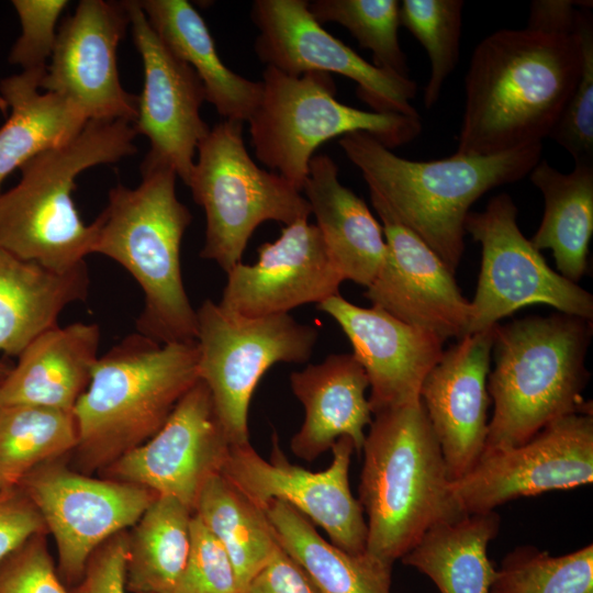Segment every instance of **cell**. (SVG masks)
Masks as SVG:
<instances>
[{
    "label": "cell",
    "mask_w": 593,
    "mask_h": 593,
    "mask_svg": "<svg viewBox=\"0 0 593 593\" xmlns=\"http://www.w3.org/2000/svg\"><path fill=\"white\" fill-rule=\"evenodd\" d=\"M578 34L501 29L474 48L455 154L490 156L542 144L578 80Z\"/></svg>",
    "instance_id": "1"
},
{
    "label": "cell",
    "mask_w": 593,
    "mask_h": 593,
    "mask_svg": "<svg viewBox=\"0 0 593 593\" xmlns=\"http://www.w3.org/2000/svg\"><path fill=\"white\" fill-rule=\"evenodd\" d=\"M339 146L361 171L370 197L417 235L455 275L465 250L471 205L491 189L516 182L540 160L542 144L490 156L454 154L416 161L395 155L363 132L343 135Z\"/></svg>",
    "instance_id": "2"
},
{
    "label": "cell",
    "mask_w": 593,
    "mask_h": 593,
    "mask_svg": "<svg viewBox=\"0 0 593 593\" xmlns=\"http://www.w3.org/2000/svg\"><path fill=\"white\" fill-rule=\"evenodd\" d=\"M135 188L121 183L93 221L92 253L120 264L141 287L144 307L137 333L160 344L193 342L197 311L181 275V242L192 216L176 194L177 174L167 163L146 155Z\"/></svg>",
    "instance_id": "3"
},
{
    "label": "cell",
    "mask_w": 593,
    "mask_h": 593,
    "mask_svg": "<svg viewBox=\"0 0 593 593\" xmlns=\"http://www.w3.org/2000/svg\"><path fill=\"white\" fill-rule=\"evenodd\" d=\"M361 452L358 501L373 559L392 567L428 529L466 514L421 400L374 414Z\"/></svg>",
    "instance_id": "4"
},
{
    "label": "cell",
    "mask_w": 593,
    "mask_h": 593,
    "mask_svg": "<svg viewBox=\"0 0 593 593\" xmlns=\"http://www.w3.org/2000/svg\"><path fill=\"white\" fill-rule=\"evenodd\" d=\"M591 335L592 321L560 312L496 325L488 376L494 411L482 456L519 446L563 416L592 413L582 396Z\"/></svg>",
    "instance_id": "5"
},
{
    "label": "cell",
    "mask_w": 593,
    "mask_h": 593,
    "mask_svg": "<svg viewBox=\"0 0 593 593\" xmlns=\"http://www.w3.org/2000/svg\"><path fill=\"white\" fill-rule=\"evenodd\" d=\"M136 132L121 120H89L69 143L21 166L16 186L0 193V248L58 272L85 265L96 238L72 200L83 170L133 155Z\"/></svg>",
    "instance_id": "6"
},
{
    "label": "cell",
    "mask_w": 593,
    "mask_h": 593,
    "mask_svg": "<svg viewBox=\"0 0 593 593\" xmlns=\"http://www.w3.org/2000/svg\"><path fill=\"white\" fill-rule=\"evenodd\" d=\"M198 381L195 340L125 337L98 357L75 404L77 447L91 461H114L156 434Z\"/></svg>",
    "instance_id": "7"
},
{
    "label": "cell",
    "mask_w": 593,
    "mask_h": 593,
    "mask_svg": "<svg viewBox=\"0 0 593 593\" xmlns=\"http://www.w3.org/2000/svg\"><path fill=\"white\" fill-rule=\"evenodd\" d=\"M260 101L248 120L256 158L302 192L310 161L324 142L354 132L392 149L422 132L419 116L359 110L336 100L325 72L287 75L266 66Z\"/></svg>",
    "instance_id": "8"
},
{
    "label": "cell",
    "mask_w": 593,
    "mask_h": 593,
    "mask_svg": "<svg viewBox=\"0 0 593 593\" xmlns=\"http://www.w3.org/2000/svg\"><path fill=\"white\" fill-rule=\"evenodd\" d=\"M187 181L205 214L200 257L226 273L238 262L255 230L266 221L290 225L309 219L305 197L275 171L260 168L243 139V123L224 120L198 145Z\"/></svg>",
    "instance_id": "9"
},
{
    "label": "cell",
    "mask_w": 593,
    "mask_h": 593,
    "mask_svg": "<svg viewBox=\"0 0 593 593\" xmlns=\"http://www.w3.org/2000/svg\"><path fill=\"white\" fill-rule=\"evenodd\" d=\"M317 336L289 313L246 317L212 300L197 310L199 380L233 445L249 443V403L265 372L277 362L307 361Z\"/></svg>",
    "instance_id": "10"
},
{
    "label": "cell",
    "mask_w": 593,
    "mask_h": 593,
    "mask_svg": "<svg viewBox=\"0 0 593 593\" xmlns=\"http://www.w3.org/2000/svg\"><path fill=\"white\" fill-rule=\"evenodd\" d=\"M517 213L511 195L500 193L483 211L469 212L466 217L465 232L481 245L482 254L466 335L490 329L533 304L592 321V294L548 266L521 232Z\"/></svg>",
    "instance_id": "11"
},
{
    "label": "cell",
    "mask_w": 593,
    "mask_h": 593,
    "mask_svg": "<svg viewBox=\"0 0 593 593\" xmlns=\"http://www.w3.org/2000/svg\"><path fill=\"white\" fill-rule=\"evenodd\" d=\"M331 449L328 468L313 472L291 463L273 433L270 460L249 443L233 445L221 474L262 510L271 501H281L321 526L335 546L349 553H363L367 523L349 486L355 447L349 437H340Z\"/></svg>",
    "instance_id": "12"
},
{
    "label": "cell",
    "mask_w": 593,
    "mask_h": 593,
    "mask_svg": "<svg viewBox=\"0 0 593 593\" xmlns=\"http://www.w3.org/2000/svg\"><path fill=\"white\" fill-rule=\"evenodd\" d=\"M251 19L259 30L260 61L287 75L325 72L357 83V96L372 111L419 116L411 104L417 85L410 77L379 68L329 34L304 0H256Z\"/></svg>",
    "instance_id": "13"
},
{
    "label": "cell",
    "mask_w": 593,
    "mask_h": 593,
    "mask_svg": "<svg viewBox=\"0 0 593 593\" xmlns=\"http://www.w3.org/2000/svg\"><path fill=\"white\" fill-rule=\"evenodd\" d=\"M18 486L53 534L58 574L72 585L81 579L91 555L112 536L135 525L157 496L137 484L46 466L31 471Z\"/></svg>",
    "instance_id": "14"
},
{
    "label": "cell",
    "mask_w": 593,
    "mask_h": 593,
    "mask_svg": "<svg viewBox=\"0 0 593 593\" xmlns=\"http://www.w3.org/2000/svg\"><path fill=\"white\" fill-rule=\"evenodd\" d=\"M592 481L593 413H577L548 424L519 446L482 456L450 488L460 508L472 514Z\"/></svg>",
    "instance_id": "15"
},
{
    "label": "cell",
    "mask_w": 593,
    "mask_h": 593,
    "mask_svg": "<svg viewBox=\"0 0 593 593\" xmlns=\"http://www.w3.org/2000/svg\"><path fill=\"white\" fill-rule=\"evenodd\" d=\"M231 443L208 387L199 380L149 439L113 461L112 475L172 496L194 513L201 490L222 473Z\"/></svg>",
    "instance_id": "16"
},
{
    "label": "cell",
    "mask_w": 593,
    "mask_h": 593,
    "mask_svg": "<svg viewBox=\"0 0 593 593\" xmlns=\"http://www.w3.org/2000/svg\"><path fill=\"white\" fill-rule=\"evenodd\" d=\"M128 25L124 1L81 0L57 31L41 90L67 98L88 120L133 124L138 97L122 87L116 61Z\"/></svg>",
    "instance_id": "17"
},
{
    "label": "cell",
    "mask_w": 593,
    "mask_h": 593,
    "mask_svg": "<svg viewBox=\"0 0 593 593\" xmlns=\"http://www.w3.org/2000/svg\"><path fill=\"white\" fill-rule=\"evenodd\" d=\"M124 4L144 68L134 130L149 139L147 156L169 164L187 183L198 145L210 132L200 114L206 101L204 87L195 71L159 38L138 0Z\"/></svg>",
    "instance_id": "18"
},
{
    "label": "cell",
    "mask_w": 593,
    "mask_h": 593,
    "mask_svg": "<svg viewBox=\"0 0 593 593\" xmlns=\"http://www.w3.org/2000/svg\"><path fill=\"white\" fill-rule=\"evenodd\" d=\"M253 265L242 261L226 275L220 305L238 315L286 314L339 294L342 275L332 262L316 224L300 219L257 249Z\"/></svg>",
    "instance_id": "19"
},
{
    "label": "cell",
    "mask_w": 593,
    "mask_h": 593,
    "mask_svg": "<svg viewBox=\"0 0 593 593\" xmlns=\"http://www.w3.org/2000/svg\"><path fill=\"white\" fill-rule=\"evenodd\" d=\"M388 250L374 280L363 293L372 306L438 335L462 338L471 305L454 273L417 235L400 224L374 198Z\"/></svg>",
    "instance_id": "20"
},
{
    "label": "cell",
    "mask_w": 593,
    "mask_h": 593,
    "mask_svg": "<svg viewBox=\"0 0 593 593\" xmlns=\"http://www.w3.org/2000/svg\"><path fill=\"white\" fill-rule=\"evenodd\" d=\"M496 325L466 335L444 350L419 391L450 482L466 475L484 450L490 405L488 376Z\"/></svg>",
    "instance_id": "21"
},
{
    "label": "cell",
    "mask_w": 593,
    "mask_h": 593,
    "mask_svg": "<svg viewBox=\"0 0 593 593\" xmlns=\"http://www.w3.org/2000/svg\"><path fill=\"white\" fill-rule=\"evenodd\" d=\"M348 337L371 389L372 414L418 402L422 384L440 360L444 339L385 311L361 307L340 294L317 304Z\"/></svg>",
    "instance_id": "22"
},
{
    "label": "cell",
    "mask_w": 593,
    "mask_h": 593,
    "mask_svg": "<svg viewBox=\"0 0 593 593\" xmlns=\"http://www.w3.org/2000/svg\"><path fill=\"white\" fill-rule=\"evenodd\" d=\"M290 383L304 407L303 423L291 439L292 452L312 461L338 438L349 437L360 455L372 412L365 395L369 381L354 355H329L292 372Z\"/></svg>",
    "instance_id": "23"
},
{
    "label": "cell",
    "mask_w": 593,
    "mask_h": 593,
    "mask_svg": "<svg viewBox=\"0 0 593 593\" xmlns=\"http://www.w3.org/2000/svg\"><path fill=\"white\" fill-rule=\"evenodd\" d=\"M100 329L77 322L31 342L0 381V407L36 405L72 412L98 359Z\"/></svg>",
    "instance_id": "24"
},
{
    "label": "cell",
    "mask_w": 593,
    "mask_h": 593,
    "mask_svg": "<svg viewBox=\"0 0 593 593\" xmlns=\"http://www.w3.org/2000/svg\"><path fill=\"white\" fill-rule=\"evenodd\" d=\"M302 191L329 258L344 280L369 287L387 256L382 226L365 201L340 183L327 155H314Z\"/></svg>",
    "instance_id": "25"
},
{
    "label": "cell",
    "mask_w": 593,
    "mask_h": 593,
    "mask_svg": "<svg viewBox=\"0 0 593 593\" xmlns=\"http://www.w3.org/2000/svg\"><path fill=\"white\" fill-rule=\"evenodd\" d=\"M150 26L168 48L198 75L205 100L228 121L248 122L262 92L261 81H251L231 70L220 58L203 18L186 0H138Z\"/></svg>",
    "instance_id": "26"
},
{
    "label": "cell",
    "mask_w": 593,
    "mask_h": 593,
    "mask_svg": "<svg viewBox=\"0 0 593 593\" xmlns=\"http://www.w3.org/2000/svg\"><path fill=\"white\" fill-rule=\"evenodd\" d=\"M88 286L86 264L58 272L0 248V351L19 356Z\"/></svg>",
    "instance_id": "27"
},
{
    "label": "cell",
    "mask_w": 593,
    "mask_h": 593,
    "mask_svg": "<svg viewBox=\"0 0 593 593\" xmlns=\"http://www.w3.org/2000/svg\"><path fill=\"white\" fill-rule=\"evenodd\" d=\"M46 71L22 70L0 82V96L11 114L0 127V193L4 179L33 157L66 145L88 123L67 98L40 92Z\"/></svg>",
    "instance_id": "28"
},
{
    "label": "cell",
    "mask_w": 593,
    "mask_h": 593,
    "mask_svg": "<svg viewBox=\"0 0 593 593\" xmlns=\"http://www.w3.org/2000/svg\"><path fill=\"white\" fill-rule=\"evenodd\" d=\"M529 177L545 203L530 243L539 251L551 249L559 273L577 283L586 272L593 234V165L574 164L561 172L540 159Z\"/></svg>",
    "instance_id": "29"
},
{
    "label": "cell",
    "mask_w": 593,
    "mask_h": 593,
    "mask_svg": "<svg viewBox=\"0 0 593 593\" xmlns=\"http://www.w3.org/2000/svg\"><path fill=\"white\" fill-rule=\"evenodd\" d=\"M500 526L495 511L465 514L428 529L401 561L427 575L440 593H490L496 570L486 551Z\"/></svg>",
    "instance_id": "30"
},
{
    "label": "cell",
    "mask_w": 593,
    "mask_h": 593,
    "mask_svg": "<svg viewBox=\"0 0 593 593\" xmlns=\"http://www.w3.org/2000/svg\"><path fill=\"white\" fill-rule=\"evenodd\" d=\"M265 512L280 547L321 593H391V566L326 541L309 518L281 501H271Z\"/></svg>",
    "instance_id": "31"
},
{
    "label": "cell",
    "mask_w": 593,
    "mask_h": 593,
    "mask_svg": "<svg viewBox=\"0 0 593 593\" xmlns=\"http://www.w3.org/2000/svg\"><path fill=\"white\" fill-rule=\"evenodd\" d=\"M193 512L157 495L128 536L126 586L133 593H174L191 548Z\"/></svg>",
    "instance_id": "32"
},
{
    "label": "cell",
    "mask_w": 593,
    "mask_h": 593,
    "mask_svg": "<svg viewBox=\"0 0 593 593\" xmlns=\"http://www.w3.org/2000/svg\"><path fill=\"white\" fill-rule=\"evenodd\" d=\"M194 514L226 550L240 592L280 547L265 510L221 473L204 484Z\"/></svg>",
    "instance_id": "33"
},
{
    "label": "cell",
    "mask_w": 593,
    "mask_h": 593,
    "mask_svg": "<svg viewBox=\"0 0 593 593\" xmlns=\"http://www.w3.org/2000/svg\"><path fill=\"white\" fill-rule=\"evenodd\" d=\"M78 445L72 412L36 406L0 407V492Z\"/></svg>",
    "instance_id": "34"
},
{
    "label": "cell",
    "mask_w": 593,
    "mask_h": 593,
    "mask_svg": "<svg viewBox=\"0 0 593 593\" xmlns=\"http://www.w3.org/2000/svg\"><path fill=\"white\" fill-rule=\"evenodd\" d=\"M490 593H593V545L555 557L516 547L502 560Z\"/></svg>",
    "instance_id": "35"
},
{
    "label": "cell",
    "mask_w": 593,
    "mask_h": 593,
    "mask_svg": "<svg viewBox=\"0 0 593 593\" xmlns=\"http://www.w3.org/2000/svg\"><path fill=\"white\" fill-rule=\"evenodd\" d=\"M309 10L320 23L346 27L362 48L371 51L373 65L409 77L400 43V2L396 0H314Z\"/></svg>",
    "instance_id": "36"
},
{
    "label": "cell",
    "mask_w": 593,
    "mask_h": 593,
    "mask_svg": "<svg viewBox=\"0 0 593 593\" xmlns=\"http://www.w3.org/2000/svg\"><path fill=\"white\" fill-rule=\"evenodd\" d=\"M462 0H403L400 25L425 48L429 79L424 89V105L430 110L438 101L447 78L459 61L462 26Z\"/></svg>",
    "instance_id": "37"
},
{
    "label": "cell",
    "mask_w": 593,
    "mask_h": 593,
    "mask_svg": "<svg viewBox=\"0 0 593 593\" xmlns=\"http://www.w3.org/2000/svg\"><path fill=\"white\" fill-rule=\"evenodd\" d=\"M582 48L579 80L549 137L563 147L574 164L593 165V16L582 8L578 24Z\"/></svg>",
    "instance_id": "38"
},
{
    "label": "cell",
    "mask_w": 593,
    "mask_h": 593,
    "mask_svg": "<svg viewBox=\"0 0 593 593\" xmlns=\"http://www.w3.org/2000/svg\"><path fill=\"white\" fill-rule=\"evenodd\" d=\"M174 593H240L226 550L194 513L189 558Z\"/></svg>",
    "instance_id": "39"
},
{
    "label": "cell",
    "mask_w": 593,
    "mask_h": 593,
    "mask_svg": "<svg viewBox=\"0 0 593 593\" xmlns=\"http://www.w3.org/2000/svg\"><path fill=\"white\" fill-rule=\"evenodd\" d=\"M65 0H13L21 35L13 44L9 61L24 71L47 69L57 37V21L67 7Z\"/></svg>",
    "instance_id": "40"
},
{
    "label": "cell",
    "mask_w": 593,
    "mask_h": 593,
    "mask_svg": "<svg viewBox=\"0 0 593 593\" xmlns=\"http://www.w3.org/2000/svg\"><path fill=\"white\" fill-rule=\"evenodd\" d=\"M41 535L31 537L0 562V593H71Z\"/></svg>",
    "instance_id": "41"
},
{
    "label": "cell",
    "mask_w": 593,
    "mask_h": 593,
    "mask_svg": "<svg viewBox=\"0 0 593 593\" xmlns=\"http://www.w3.org/2000/svg\"><path fill=\"white\" fill-rule=\"evenodd\" d=\"M128 536L118 533L90 557L85 572L71 593H127L126 563Z\"/></svg>",
    "instance_id": "42"
},
{
    "label": "cell",
    "mask_w": 593,
    "mask_h": 593,
    "mask_svg": "<svg viewBox=\"0 0 593 593\" xmlns=\"http://www.w3.org/2000/svg\"><path fill=\"white\" fill-rule=\"evenodd\" d=\"M45 528L38 510L19 486L0 492V562Z\"/></svg>",
    "instance_id": "43"
},
{
    "label": "cell",
    "mask_w": 593,
    "mask_h": 593,
    "mask_svg": "<svg viewBox=\"0 0 593 593\" xmlns=\"http://www.w3.org/2000/svg\"><path fill=\"white\" fill-rule=\"evenodd\" d=\"M240 593H321L303 568L281 547Z\"/></svg>",
    "instance_id": "44"
},
{
    "label": "cell",
    "mask_w": 593,
    "mask_h": 593,
    "mask_svg": "<svg viewBox=\"0 0 593 593\" xmlns=\"http://www.w3.org/2000/svg\"><path fill=\"white\" fill-rule=\"evenodd\" d=\"M582 8L592 1L535 0L530 3L526 27L548 33L574 34Z\"/></svg>",
    "instance_id": "45"
},
{
    "label": "cell",
    "mask_w": 593,
    "mask_h": 593,
    "mask_svg": "<svg viewBox=\"0 0 593 593\" xmlns=\"http://www.w3.org/2000/svg\"><path fill=\"white\" fill-rule=\"evenodd\" d=\"M10 369L5 362L0 361V381L8 374Z\"/></svg>",
    "instance_id": "46"
},
{
    "label": "cell",
    "mask_w": 593,
    "mask_h": 593,
    "mask_svg": "<svg viewBox=\"0 0 593 593\" xmlns=\"http://www.w3.org/2000/svg\"><path fill=\"white\" fill-rule=\"evenodd\" d=\"M7 109H8V105L0 96V110L5 113Z\"/></svg>",
    "instance_id": "47"
}]
</instances>
